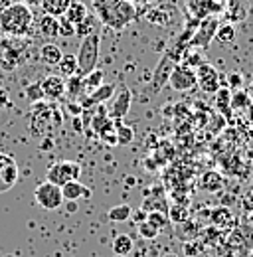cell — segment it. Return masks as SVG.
Returning <instances> with one entry per match:
<instances>
[{
	"label": "cell",
	"mask_w": 253,
	"mask_h": 257,
	"mask_svg": "<svg viewBox=\"0 0 253 257\" xmlns=\"http://www.w3.org/2000/svg\"><path fill=\"white\" fill-rule=\"evenodd\" d=\"M216 30H218V22H216V18H204V20H200V26H198V32L196 36L190 40V44L192 46H202V48H208V44L214 40V36H216Z\"/></svg>",
	"instance_id": "cell-12"
},
{
	"label": "cell",
	"mask_w": 253,
	"mask_h": 257,
	"mask_svg": "<svg viewBox=\"0 0 253 257\" xmlns=\"http://www.w3.org/2000/svg\"><path fill=\"white\" fill-rule=\"evenodd\" d=\"M247 93H249V95L253 97V83H249V91H247Z\"/></svg>",
	"instance_id": "cell-48"
},
{
	"label": "cell",
	"mask_w": 253,
	"mask_h": 257,
	"mask_svg": "<svg viewBox=\"0 0 253 257\" xmlns=\"http://www.w3.org/2000/svg\"><path fill=\"white\" fill-rule=\"evenodd\" d=\"M145 18H147V22H151L155 26H168V24H172V14L166 8H162V6H155V8L147 10Z\"/></svg>",
	"instance_id": "cell-21"
},
{
	"label": "cell",
	"mask_w": 253,
	"mask_h": 257,
	"mask_svg": "<svg viewBox=\"0 0 253 257\" xmlns=\"http://www.w3.org/2000/svg\"><path fill=\"white\" fill-rule=\"evenodd\" d=\"M137 224H143V222H147V212L141 208V210H133V216H131Z\"/></svg>",
	"instance_id": "cell-42"
},
{
	"label": "cell",
	"mask_w": 253,
	"mask_h": 257,
	"mask_svg": "<svg viewBox=\"0 0 253 257\" xmlns=\"http://www.w3.org/2000/svg\"><path fill=\"white\" fill-rule=\"evenodd\" d=\"M24 95L26 99L30 101V103H38V101H42L44 99V89H42V81H32L26 85V89H24Z\"/></svg>",
	"instance_id": "cell-35"
},
{
	"label": "cell",
	"mask_w": 253,
	"mask_h": 257,
	"mask_svg": "<svg viewBox=\"0 0 253 257\" xmlns=\"http://www.w3.org/2000/svg\"><path fill=\"white\" fill-rule=\"evenodd\" d=\"M241 83H243V77H241L239 73H231V75L227 77V83H225V85H227L229 89H235V91H237V89L241 87Z\"/></svg>",
	"instance_id": "cell-40"
},
{
	"label": "cell",
	"mask_w": 253,
	"mask_h": 257,
	"mask_svg": "<svg viewBox=\"0 0 253 257\" xmlns=\"http://www.w3.org/2000/svg\"><path fill=\"white\" fill-rule=\"evenodd\" d=\"M241 206H243L245 212H249V214L253 212V190H249V192H245L241 196Z\"/></svg>",
	"instance_id": "cell-41"
},
{
	"label": "cell",
	"mask_w": 253,
	"mask_h": 257,
	"mask_svg": "<svg viewBox=\"0 0 253 257\" xmlns=\"http://www.w3.org/2000/svg\"><path fill=\"white\" fill-rule=\"evenodd\" d=\"M137 231H139V235L143 237V239H147V241H153V239H157L158 237V231L155 225H151L149 222H143V224H137Z\"/></svg>",
	"instance_id": "cell-37"
},
{
	"label": "cell",
	"mask_w": 253,
	"mask_h": 257,
	"mask_svg": "<svg viewBox=\"0 0 253 257\" xmlns=\"http://www.w3.org/2000/svg\"><path fill=\"white\" fill-rule=\"evenodd\" d=\"M62 194H63V202H77L81 198H91V190L87 186H83L79 180H71L67 184L62 186Z\"/></svg>",
	"instance_id": "cell-16"
},
{
	"label": "cell",
	"mask_w": 253,
	"mask_h": 257,
	"mask_svg": "<svg viewBox=\"0 0 253 257\" xmlns=\"http://www.w3.org/2000/svg\"><path fill=\"white\" fill-rule=\"evenodd\" d=\"M97 28H99V20L95 18L93 14H87L79 24H75V38H87V36H91V34L97 32Z\"/></svg>",
	"instance_id": "cell-24"
},
{
	"label": "cell",
	"mask_w": 253,
	"mask_h": 257,
	"mask_svg": "<svg viewBox=\"0 0 253 257\" xmlns=\"http://www.w3.org/2000/svg\"><path fill=\"white\" fill-rule=\"evenodd\" d=\"M4 107H10V95L4 89H0V109H4Z\"/></svg>",
	"instance_id": "cell-43"
},
{
	"label": "cell",
	"mask_w": 253,
	"mask_h": 257,
	"mask_svg": "<svg viewBox=\"0 0 253 257\" xmlns=\"http://www.w3.org/2000/svg\"><path fill=\"white\" fill-rule=\"evenodd\" d=\"M133 247H135V241H133L131 235H126V233L115 235V239H113V253H115V255H119V257L131 255Z\"/></svg>",
	"instance_id": "cell-23"
},
{
	"label": "cell",
	"mask_w": 253,
	"mask_h": 257,
	"mask_svg": "<svg viewBox=\"0 0 253 257\" xmlns=\"http://www.w3.org/2000/svg\"><path fill=\"white\" fill-rule=\"evenodd\" d=\"M223 184H225V180L218 172H206L200 178V188L206 190V192H220L221 188H223Z\"/></svg>",
	"instance_id": "cell-22"
},
{
	"label": "cell",
	"mask_w": 253,
	"mask_h": 257,
	"mask_svg": "<svg viewBox=\"0 0 253 257\" xmlns=\"http://www.w3.org/2000/svg\"><path fill=\"white\" fill-rule=\"evenodd\" d=\"M18 178H20V170H18L14 157L4 155L0 151V192H6L12 186H16Z\"/></svg>",
	"instance_id": "cell-8"
},
{
	"label": "cell",
	"mask_w": 253,
	"mask_h": 257,
	"mask_svg": "<svg viewBox=\"0 0 253 257\" xmlns=\"http://www.w3.org/2000/svg\"><path fill=\"white\" fill-rule=\"evenodd\" d=\"M103 81H105V71H103V69H99V67H95L91 73H87V75L83 77L85 89H91V91H93L95 87L103 85Z\"/></svg>",
	"instance_id": "cell-34"
},
{
	"label": "cell",
	"mask_w": 253,
	"mask_h": 257,
	"mask_svg": "<svg viewBox=\"0 0 253 257\" xmlns=\"http://www.w3.org/2000/svg\"><path fill=\"white\" fill-rule=\"evenodd\" d=\"M214 95H216V107L220 109V113H229L231 111V107H229V99H231L229 87H220Z\"/></svg>",
	"instance_id": "cell-33"
},
{
	"label": "cell",
	"mask_w": 253,
	"mask_h": 257,
	"mask_svg": "<svg viewBox=\"0 0 253 257\" xmlns=\"http://www.w3.org/2000/svg\"><path fill=\"white\" fill-rule=\"evenodd\" d=\"M147 222H149L151 225H155L158 231H162L166 225L170 224L166 212H149V214H147Z\"/></svg>",
	"instance_id": "cell-36"
},
{
	"label": "cell",
	"mask_w": 253,
	"mask_h": 257,
	"mask_svg": "<svg viewBox=\"0 0 253 257\" xmlns=\"http://www.w3.org/2000/svg\"><path fill=\"white\" fill-rule=\"evenodd\" d=\"M0 46H2V52H0V65H2V69H6V71L16 69L18 64L22 62L20 52H24L22 50V38H10V40L2 42Z\"/></svg>",
	"instance_id": "cell-7"
},
{
	"label": "cell",
	"mask_w": 253,
	"mask_h": 257,
	"mask_svg": "<svg viewBox=\"0 0 253 257\" xmlns=\"http://www.w3.org/2000/svg\"><path fill=\"white\" fill-rule=\"evenodd\" d=\"M164 257H178V255H174V253H168V255H164Z\"/></svg>",
	"instance_id": "cell-49"
},
{
	"label": "cell",
	"mask_w": 253,
	"mask_h": 257,
	"mask_svg": "<svg viewBox=\"0 0 253 257\" xmlns=\"http://www.w3.org/2000/svg\"><path fill=\"white\" fill-rule=\"evenodd\" d=\"M34 24V14L24 2H12L0 12V30L10 38L28 36Z\"/></svg>",
	"instance_id": "cell-1"
},
{
	"label": "cell",
	"mask_w": 253,
	"mask_h": 257,
	"mask_svg": "<svg viewBox=\"0 0 253 257\" xmlns=\"http://www.w3.org/2000/svg\"><path fill=\"white\" fill-rule=\"evenodd\" d=\"M220 73L216 71V67L210 64H202L196 67V85H200V89L204 91V93H216L218 89L221 87L220 83Z\"/></svg>",
	"instance_id": "cell-9"
},
{
	"label": "cell",
	"mask_w": 253,
	"mask_h": 257,
	"mask_svg": "<svg viewBox=\"0 0 253 257\" xmlns=\"http://www.w3.org/2000/svg\"><path fill=\"white\" fill-rule=\"evenodd\" d=\"M126 2H131L133 6H141V4H149L151 0H126Z\"/></svg>",
	"instance_id": "cell-44"
},
{
	"label": "cell",
	"mask_w": 253,
	"mask_h": 257,
	"mask_svg": "<svg viewBox=\"0 0 253 257\" xmlns=\"http://www.w3.org/2000/svg\"><path fill=\"white\" fill-rule=\"evenodd\" d=\"M69 4H71V0H42L40 2L44 14L54 16V18H62L65 10L69 8Z\"/></svg>",
	"instance_id": "cell-20"
},
{
	"label": "cell",
	"mask_w": 253,
	"mask_h": 257,
	"mask_svg": "<svg viewBox=\"0 0 253 257\" xmlns=\"http://www.w3.org/2000/svg\"><path fill=\"white\" fill-rule=\"evenodd\" d=\"M22 2H24V4H40L42 0H22Z\"/></svg>",
	"instance_id": "cell-46"
},
{
	"label": "cell",
	"mask_w": 253,
	"mask_h": 257,
	"mask_svg": "<svg viewBox=\"0 0 253 257\" xmlns=\"http://www.w3.org/2000/svg\"><path fill=\"white\" fill-rule=\"evenodd\" d=\"M166 214H168V220H170L172 224H184V222H188V218H190L188 208L182 206V204H178V206H170Z\"/></svg>",
	"instance_id": "cell-31"
},
{
	"label": "cell",
	"mask_w": 253,
	"mask_h": 257,
	"mask_svg": "<svg viewBox=\"0 0 253 257\" xmlns=\"http://www.w3.org/2000/svg\"><path fill=\"white\" fill-rule=\"evenodd\" d=\"M247 220H249V225H253V212L249 214V216H247Z\"/></svg>",
	"instance_id": "cell-47"
},
{
	"label": "cell",
	"mask_w": 253,
	"mask_h": 257,
	"mask_svg": "<svg viewBox=\"0 0 253 257\" xmlns=\"http://www.w3.org/2000/svg\"><path fill=\"white\" fill-rule=\"evenodd\" d=\"M38 32H40V36H44L48 40L60 38V18H54V16L44 14L38 20Z\"/></svg>",
	"instance_id": "cell-18"
},
{
	"label": "cell",
	"mask_w": 253,
	"mask_h": 257,
	"mask_svg": "<svg viewBox=\"0 0 253 257\" xmlns=\"http://www.w3.org/2000/svg\"><path fill=\"white\" fill-rule=\"evenodd\" d=\"M210 220H212V225L218 227V229H235V227H237V218H235V214H233L229 208H223V206L212 210Z\"/></svg>",
	"instance_id": "cell-15"
},
{
	"label": "cell",
	"mask_w": 253,
	"mask_h": 257,
	"mask_svg": "<svg viewBox=\"0 0 253 257\" xmlns=\"http://www.w3.org/2000/svg\"><path fill=\"white\" fill-rule=\"evenodd\" d=\"M131 103H133V93H131V89L129 87H121L119 89V93L115 95L113 99V105H111V119L113 121H123L126 117V113H129V109H131Z\"/></svg>",
	"instance_id": "cell-11"
},
{
	"label": "cell",
	"mask_w": 253,
	"mask_h": 257,
	"mask_svg": "<svg viewBox=\"0 0 253 257\" xmlns=\"http://www.w3.org/2000/svg\"><path fill=\"white\" fill-rule=\"evenodd\" d=\"M79 176H81V166L73 161L56 162V164H52L48 168V174H46L48 182H52V184H56L60 188H62L63 184L71 182V180H77Z\"/></svg>",
	"instance_id": "cell-4"
},
{
	"label": "cell",
	"mask_w": 253,
	"mask_h": 257,
	"mask_svg": "<svg viewBox=\"0 0 253 257\" xmlns=\"http://www.w3.org/2000/svg\"><path fill=\"white\" fill-rule=\"evenodd\" d=\"M117 257H119V255H117Z\"/></svg>",
	"instance_id": "cell-52"
},
{
	"label": "cell",
	"mask_w": 253,
	"mask_h": 257,
	"mask_svg": "<svg viewBox=\"0 0 253 257\" xmlns=\"http://www.w3.org/2000/svg\"><path fill=\"white\" fill-rule=\"evenodd\" d=\"M87 14H89V10H87V6H85L83 2H79V0H71V4H69V8L65 10L63 18L75 26V24H79Z\"/></svg>",
	"instance_id": "cell-19"
},
{
	"label": "cell",
	"mask_w": 253,
	"mask_h": 257,
	"mask_svg": "<svg viewBox=\"0 0 253 257\" xmlns=\"http://www.w3.org/2000/svg\"><path fill=\"white\" fill-rule=\"evenodd\" d=\"M63 58V52L60 46H56V44H44L42 48H40V62L46 65H50V67H58V64L62 62Z\"/></svg>",
	"instance_id": "cell-17"
},
{
	"label": "cell",
	"mask_w": 253,
	"mask_h": 257,
	"mask_svg": "<svg viewBox=\"0 0 253 257\" xmlns=\"http://www.w3.org/2000/svg\"><path fill=\"white\" fill-rule=\"evenodd\" d=\"M42 89H44V99L58 101L65 95V77L62 75H48L42 79Z\"/></svg>",
	"instance_id": "cell-14"
},
{
	"label": "cell",
	"mask_w": 253,
	"mask_h": 257,
	"mask_svg": "<svg viewBox=\"0 0 253 257\" xmlns=\"http://www.w3.org/2000/svg\"><path fill=\"white\" fill-rule=\"evenodd\" d=\"M34 198L40 204V208H44L46 212H54V210H58L63 204L62 188L56 186V184H52V182H48V180L42 182L40 186H36Z\"/></svg>",
	"instance_id": "cell-5"
},
{
	"label": "cell",
	"mask_w": 253,
	"mask_h": 257,
	"mask_svg": "<svg viewBox=\"0 0 253 257\" xmlns=\"http://www.w3.org/2000/svg\"><path fill=\"white\" fill-rule=\"evenodd\" d=\"M202 243H200V239H188V241H184V253L188 257H196V255H200V251H202Z\"/></svg>",
	"instance_id": "cell-38"
},
{
	"label": "cell",
	"mask_w": 253,
	"mask_h": 257,
	"mask_svg": "<svg viewBox=\"0 0 253 257\" xmlns=\"http://www.w3.org/2000/svg\"><path fill=\"white\" fill-rule=\"evenodd\" d=\"M196 69L186 64H176L168 77V85L174 91H190L196 87Z\"/></svg>",
	"instance_id": "cell-6"
},
{
	"label": "cell",
	"mask_w": 253,
	"mask_h": 257,
	"mask_svg": "<svg viewBox=\"0 0 253 257\" xmlns=\"http://www.w3.org/2000/svg\"><path fill=\"white\" fill-rule=\"evenodd\" d=\"M214 40L221 44V46H227V44H231L233 40H235V28H233V24L231 22H225V24H221L218 26V30H216V36H214Z\"/></svg>",
	"instance_id": "cell-29"
},
{
	"label": "cell",
	"mask_w": 253,
	"mask_h": 257,
	"mask_svg": "<svg viewBox=\"0 0 253 257\" xmlns=\"http://www.w3.org/2000/svg\"><path fill=\"white\" fill-rule=\"evenodd\" d=\"M115 123V127H117V145L119 147H126L129 143H133V139H135V133H133V128L131 127H125V125H121V121H113Z\"/></svg>",
	"instance_id": "cell-32"
},
{
	"label": "cell",
	"mask_w": 253,
	"mask_h": 257,
	"mask_svg": "<svg viewBox=\"0 0 253 257\" xmlns=\"http://www.w3.org/2000/svg\"><path fill=\"white\" fill-rule=\"evenodd\" d=\"M174 65H176V62H174V56H172L170 52L162 56V60L158 62L157 69H155V73H153V83H151L153 93H158V91L168 83V77H170Z\"/></svg>",
	"instance_id": "cell-10"
},
{
	"label": "cell",
	"mask_w": 253,
	"mask_h": 257,
	"mask_svg": "<svg viewBox=\"0 0 253 257\" xmlns=\"http://www.w3.org/2000/svg\"><path fill=\"white\" fill-rule=\"evenodd\" d=\"M229 107L233 111H245L251 107V95L243 89H237L231 93V99H229Z\"/></svg>",
	"instance_id": "cell-27"
},
{
	"label": "cell",
	"mask_w": 253,
	"mask_h": 257,
	"mask_svg": "<svg viewBox=\"0 0 253 257\" xmlns=\"http://www.w3.org/2000/svg\"><path fill=\"white\" fill-rule=\"evenodd\" d=\"M97 12H99L101 22H105L109 28L123 30L129 22L135 20V16H137V6H133V4L126 2V0H117V2L109 4V6L97 8Z\"/></svg>",
	"instance_id": "cell-2"
},
{
	"label": "cell",
	"mask_w": 253,
	"mask_h": 257,
	"mask_svg": "<svg viewBox=\"0 0 253 257\" xmlns=\"http://www.w3.org/2000/svg\"><path fill=\"white\" fill-rule=\"evenodd\" d=\"M204 257H214V255H204Z\"/></svg>",
	"instance_id": "cell-51"
},
{
	"label": "cell",
	"mask_w": 253,
	"mask_h": 257,
	"mask_svg": "<svg viewBox=\"0 0 253 257\" xmlns=\"http://www.w3.org/2000/svg\"><path fill=\"white\" fill-rule=\"evenodd\" d=\"M83 91H85V83H83L81 75L75 73V75L65 79V93H67V97H71V101H75L77 97L83 95Z\"/></svg>",
	"instance_id": "cell-26"
},
{
	"label": "cell",
	"mask_w": 253,
	"mask_h": 257,
	"mask_svg": "<svg viewBox=\"0 0 253 257\" xmlns=\"http://www.w3.org/2000/svg\"><path fill=\"white\" fill-rule=\"evenodd\" d=\"M113 95H115V85H113V83H103V85L95 87L93 91H91L89 101H91V105H99V103L111 101Z\"/></svg>",
	"instance_id": "cell-25"
},
{
	"label": "cell",
	"mask_w": 253,
	"mask_h": 257,
	"mask_svg": "<svg viewBox=\"0 0 253 257\" xmlns=\"http://www.w3.org/2000/svg\"><path fill=\"white\" fill-rule=\"evenodd\" d=\"M109 220L111 222H115V224H121V222H126V220H131V216H133V208L129 206V204H117V206H113L111 210H109Z\"/></svg>",
	"instance_id": "cell-28"
},
{
	"label": "cell",
	"mask_w": 253,
	"mask_h": 257,
	"mask_svg": "<svg viewBox=\"0 0 253 257\" xmlns=\"http://www.w3.org/2000/svg\"><path fill=\"white\" fill-rule=\"evenodd\" d=\"M73 127H75V131H81V121H79V117H75V121H73Z\"/></svg>",
	"instance_id": "cell-45"
},
{
	"label": "cell",
	"mask_w": 253,
	"mask_h": 257,
	"mask_svg": "<svg viewBox=\"0 0 253 257\" xmlns=\"http://www.w3.org/2000/svg\"><path fill=\"white\" fill-rule=\"evenodd\" d=\"M99 54H101V36H99V32L83 38L81 44H79V50L75 54V58H77V75L85 77L87 73H91L97 67Z\"/></svg>",
	"instance_id": "cell-3"
},
{
	"label": "cell",
	"mask_w": 253,
	"mask_h": 257,
	"mask_svg": "<svg viewBox=\"0 0 253 257\" xmlns=\"http://www.w3.org/2000/svg\"><path fill=\"white\" fill-rule=\"evenodd\" d=\"M58 69H60V75H62V77H71V75H75V73H77V58L71 56V54L63 56L62 62L58 64Z\"/></svg>",
	"instance_id": "cell-30"
},
{
	"label": "cell",
	"mask_w": 253,
	"mask_h": 257,
	"mask_svg": "<svg viewBox=\"0 0 253 257\" xmlns=\"http://www.w3.org/2000/svg\"><path fill=\"white\" fill-rule=\"evenodd\" d=\"M247 257H253V249L249 251V253H247Z\"/></svg>",
	"instance_id": "cell-50"
},
{
	"label": "cell",
	"mask_w": 253,
	"mask_h": 257,
	"mask_svg": "<svg viewBox=\"0 0 253 257\" xmlns=\"http://www.w3.org/2000/svg\"><path fill=\"white\" fill-rule=\"evenodd\" d=\"M60 36H62V38H67V36L71 38V36H75V26H73L71 22H67L63 16L60 18Z\"/></svg>",
	"instance_id": "cell-39"
},
{
	"label": "cell",
	"mask_w": 253,
	"mask_h": 257,
	"mask_svg": "<svg viewBox=\"0 0 253 257\" xmlns=\"http://www.w3.org/2000/svg\"><path fill=\"white\" fill-rule=\"evenodd\" d=\"M188 8L196 18L204 20V18H210V16L221 12L223 4H221V0H188Z\"/></svg>",
	"instance_id": "cell-13"
}]
</instances>
